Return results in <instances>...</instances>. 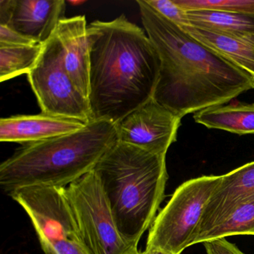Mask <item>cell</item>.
Instances as JSON below:
<instances>
[{
  "label": "cell",
  "mask_w": 254,
  "mask_h": 254,
  "mask_svg": "<svg viewBox=\"0 0 254 254\" xmlns=\"http://www.w3.org/2000/svg\"><path fill=\"white\" fill-rule=\"evenodd\" d=\"M89 103L93 121L117 125L152 99L160 59L146 32L123 14L88 26Z\"/></svg>",
  "instance_id": "cell-2"
},
{
  "label": "cell",
  "mask_w": 254,
  "mask_h": 254,
  "mask_svg": "<svg viewBox=\"0 0 254 254\" xmlns=\"http://www.w3.org/2000/svg\"><path fill=\"white\" fill-rule=\"evenodd\" d=\"M251 236H254V231H253L252 234H251Z\"/></svg>",
  "instance_id": "cell-25"
},
{
  "label": "cell",
  "mask_w": 254,
  "mask_h": 254,
  "mask_svg": "<svg viewBox=\"0 0 254 254\" xmlns=\"http://www.w3.org/2000/svg\"><path fill=\"white\" fill-rule=\"evenodd\" d=\"M181 28L254 78V35L226 33L190 25Z\"/></svg>",
  "instance_id": "cell-14"
},
{
  "label": "cell",
  "mask_w": 254,
  "mask_h": 254,
  "mask_svg": "<svg viewBox=\"0 0 254 254\" xmlns=\"http://www.w3.org/2000/svg\"><path fill=\"white\" fill-rule=\"evenodd\" d=\"M68 2H69V4H71V5H73V6H77V5H81V4H84V2H85V1H81V0H78V1H74V0H72V1H68Z\"/></svg>",
  "instance_id": "cell-24"
},
{
  "label": "cell",
  "mask_w": 254,
  "mask_h": 254,
  "mask_svg": "<svg viewBox=\"0 0 254 254\" xmlns=\"http://www.w3.org/2000/svg\"><path fill=\"white\" fill-rule=\"evenodd\" d=\"M188 25L237 35H254V14L196 10L186 11Z\"/></svg>",
  "instance_id": "cell-16"
},
{
  "label": "cell",
  "mask_w": 254,
  "mask_h": 254,
  "mask_svg": "<svg viewBox=\"0 0 254 254\" xmlns=\"http://www.w3.org/2000/svg\"><path fill=\"white\" fill-rule=\"evenodd\" d=\"M65 193L90 254H127L137 248L129 245L120 235L94 170L65 187Z\"/></svg>",
  "instance_id": "cell-6"
},
{
  "label": "cell",
  "mask_w": 254,
  "mask_h": 254,
  "mask_svg": "<svg viewBox=\"0 0 254 254\" xmlns=\"http://www.w3.org/2000/svg\"><path fill=\"white\" fill-rule=\"evenodd\" d=\"M0 44L10 46H33L40 44L4 25H0Z\"/></svg>",
  "instance_id": "cell-21"
},
{
  "label": "cell",
  "mask_w": 254,
  "mask_h": 254,
  "mask_svg": "<svg viewBox=\"0 0 254 254\" xmlns=\"http://www.w3.org/2000/svg\"><path fill=\"white\" fill-rule=\"evenodd\" d=\"M44 44L10 46L0 44V81H8L33 69Z\"/></svg>",
  "instance_id": "cell-17"
},
{
  "label": "cell",
  "mask_w": 254,
  "mask_h": 254,
  "mask_svg": "<svg viewBox=\"0 0 254 254\" xmlns=\"http://www.w3.org/2000/svg\"><path fill=\"white\" fill-rule=\"evenodd\" d=\"M127 254H173L172 253L167 252L163 250L156 248H150L146 247L145 251H141L137 248H133Z\"/></svg>",
  "instance_id": "cell-23"
},
{
  "label": "cell",
  "mask_w": 254,
  "mask_h": 254,
  "mask_svg": "<svg viewBox=\"0 0 254 254\" xmlns=\"http://www.w3.org/2000/svg\"><path fill=\"white\" fill-rule=\"evenodd\" d=\"M8 195L29 215L40 244L64 240L83 242L65 187H24Z\"/></svg>",
  "instance_id": "cell-8"
},
{
  "label": "cell",
  "mask_w": 254,
  "mask_h": 254,
  "mask_svg": "<svg viewBox=\"0 0 254 254\" xmlns=\"http://www.w3.org/2000/svg\"><path fill=\"white\" fill-rule=\"evenodd\" d=\"M181 120L152 98L116 125L118 141L166 155L177 141Z\"/></svg>",
  "instance_id": "cell-9"
},
{
  "label": "cell",
  "mask_w": 254,
  "mask_h": 254,
  "mask_svg": "<svg viewBox=\"0 0 254 254\" xmlns=\"http://www.w3.org/2000/svg\"><path fill=\"white\" fill-rule=\"evenodd\" d=\"M221 180V175H207L179 186L150 227L146 247L173 254H181L190 247L206 205Z\"/></svg>",
  "instance_id": "cell-5"
},
{
  "label": "cell",
  "mask_w": 254,
  "mask_h": 254,
  "mask_svg": "<svg viewBox=\"0 0 254 254\" xmlns=\"http://www.w3.org/2000/svg\"><path fill=\"white\" fill-rule=\"evenodd\" d=\"M145 32L160 59L153 99L182 119L225 105L254 89V78L148 5L136 1Z\"/></svg>",
  "instance_id": "cell-1"
},
{
  "label": "cell",
  "mask_w": 254,
  "mask_h": 254,
  "mask_svg": "<svg viewBox=\"0 0 254 254\" xmlns=\"http://www.w3.org/2000/svg\"><path fill=\"white\" fill-rule=\"evenodd\" d=\"M28 81L44 114L93 121L90 103L75 87L64 65L62 47L56 33L44 44V50Z\"/></svg>",
  "instance_id": "cell-7"
},
{
  "label": "cell",
  "mask_w": 254,
  "mask_h": 254,
  "mask_svg": "<svg viewBox=\"0 0 254 254\" xmlns=\"http://www.w3.org/2000/svg\"><path fill=\"white\" fill-rule=\"evenodd\" d=\"M203 244L206 254H245L236 245L228 242L226 238L213 239Z\"/></svg>",
  "instance_id": "cell-22"
},
{
  "label": "cell",
  "mask_w": 254,
  "mask_h": 254,
  "mask_svg": "<svg viewBox=\"0 0 254 254\" xmlns=\"http://www.w3.org/2000/svg\"><path fill=\"white\" fill-rule=\"evenodd\" d=\"M146 2L157 12L180 27L188 25L186 11L174 0H146Z\"/></svg>",
  "instance_id": "cell-20"
},
{
  "label": "cell",
  "mask_w": 254,
  "mask_h": 254,
  "mask_svg": "<svg viewBox=\"0 0 254 254\" xmlns=\"http://www.w3.org/2000/svg\"><path fill=\"white\" fill-rule=\"evenodd\" d=\"M87 124L79 120L50 114L17 115L0 120V141L25 144L75 133Z\"/></svg>",
  "instance_id": "cell-13"
},
{
  "label": "cell",
  "mask_w": 254,
  "mask_h": 254,
  "mask_svg": "<svg viewBox=\"0 0 254 254\" xmlns=\"http://www.w3.org/2000/svg\"><path fill=\"white\" fill-rule=\"evenodd\" d=\"M254 230V198L235 209L228 217L204 235L195 244L233 236H251Z\"/></svg>",
  "instance_id": "cell-18"
},
{
  "label": "cell",
  "mask_w": 254,
  "mask_h": 254,
  "mask_svg": "<svg viewBox=\"0 0 254 254\" xmlns=\"http://www.w3.org/2000/svg\"><path fill=\"white\" fill-rule=\"evenodd\" d=\"M198 124L236 134L254 133V104L235 102L211 107L193 116Z\"/></svg>",
  "instance_id": "cell-15"
},
{
  "label": "cell",
  "mask_w": 254,
  "mask_h": 254,
  "mask_svg": "<svg viewBox=\"0 0 254 254\" xmlns=\"http://www.w3.org/2000/svg\"><path fill=\"white\" fill-rule=\"evenodd\" d=\"M185 11L196 10L254 14V0H174Z\"/></svg>",
  "instance_id": "cell-19"
},
{
  "label": "cell",
  "mask_w": 254,
  "mask_h": 254,
  "mask_svg": "<svg viewBox=\"0 0 254 254\" xmlns=\"http://www.w3.org/2000/svg\"><path fill=\"white\" fill-rule=\"evenodd\" d=\"M64 0H0V25L45 44L65 18Z\"/></svg>",
  "instance_id": "cell-10"
},
{
  "label": "cell",
  "mask_w": 254,
  "mask_h": 254,
  "mask_svg": "<svg viewBox=\"0 0 254 254\" xmlns=\"http://www.w3.org/2000/svg\"><path fill=\"white\" fill-rule=\"evenodd\" d=\"M166 157L117 141L93 169L120 235L132 246L152 225L164 198Z\"/></svg>",
  "instance_id": "cell-3"
},
{
  "label": "cell",
  "mask_w": 254,
  "mask_h": 254,
  "mask_svg": "<svg viewBox=\"0 0 254 254\" xmlns=\"http://www.w3.org/2000/svg\"><path fill=\"white\" fill-rule=\"evenodd\" d=\"M87 28L85 17L75 16L62 19L55 33L62 47L65 69L75 87L88 99L90 44Z\"/></svg>",
  "instance_id": "cell-12"
},
{
  "label": "cell",
  "mask_w": 254,
  "mask_h": 254,
  "mask_svg": "<svg viewBox=\"0 0 254 254\" xmlns=\"http://www.w3.org/2000/svg\"><path fill=\"white\" fill-rule=\"evenodd\" d=\"M254 198V161L226 175L212 193L190 246L227 218L235 209Z\"/></svg>",
  "instance_id": "cell-11"
},
{
  "label": "cell",
  "mask_w": 254,
  "mask_h": 254,
  "mask_svg": "<svg viewBox=\"0 0 254 254\" xmlns=\"http://www.w3.org/2000/svg\"><path fill=\"white\" fill-rule=\"evenodd\" d=\"M118 141L117 126L92 121L75 133L25 144L0 164V185L9 194L24 187H66L91 172Z\"/></svg>",
  "instance_id": "cell-4"
}]
</instances>
